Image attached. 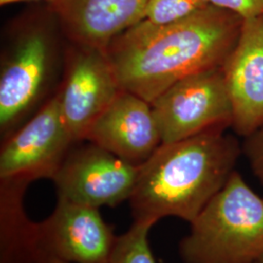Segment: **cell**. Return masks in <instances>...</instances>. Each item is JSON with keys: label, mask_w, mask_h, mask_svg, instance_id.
Instances as JSON below:
<instances>
[{"label": "cell", "mask_w": 263, "mask_h": 263, "mask_svg": "<svg viewBox=\"0 0 263 263\" xmlns=\"http://www.w3.org/2000/svg\"><path fill=\"white\" fill-rule=\"evenodd\" d=\"M88 142L73 145L53 177L58 199L97 209L129 202L140 166Z\"/></svg>", "instance_id": "52a82bcc"}, {"label": "cell", "mask_w": 263, "mask_h": 263, "mask_svg": "<svg viewBox=\"0 0 263 263\" xmlns=\"http://www.w3.org/2000/svg\"><path fill=\"white\" fill-rule=\"evenodd\" d=\"M85 141L137 166L162 144L151 104L124 90L96 120Z\"/></svg>", "instance_id": "30bf717a"}, {"label": "cell", "mask_w": 263, "mask_h": 263, "mask_svg": "<svg viewBox=\"0 0 263 263\" xmlns=\"http://www.w3.org/2000/svg\"><path fill=\"white\" fill-rule=\"evenodd\" d=\"M33 235L38 250L68 263L110 262L118 237L100 209L61 199Z\"/></svg>", "instance_id": "9c48e42d"}, {"label": "cell", "mask_w": 263, "mask_h": 263, "mask_svg": "<svg viewBox=\"0 0 263 263\" xmlns=\"http://www.w3.org/2000/svg\"><path fill=\"white\" fill-rule=\"evenodd\" d=\"M149 0H57L49 4L72 43L105 50L144 19Z\"/></svg>", "instance_id": "7c38bea8"}, {"label": "cell", "mask_w": 263, "mask_h": 263, "mask_svg": "<svg viewBox=\"0 0 263 263\" xmlns=\"http://www.w3.org/2000/svg\"><path fill=\"white\" fill-rule=\"evenodd\" d=\"M57 0H0V5L1 6H7L11 4H16L20 2H44L46 4H52Z\"/></svg>", "instance_id": "ac0fdd59"}, {"label": "cell", "mask_w": 263, "mask_h": 263, "mask_svg": "<svg viewBox=\"0 0 263 263\" xmlns=\"http://www.w3.org/2000/svg\"><path fill=\"white\" fill-rule=\"evenodd\" d=\"M74 144L56 94L3 141L0 181L52 179Z\"/></svg>", "instance_id": "8992f818"}, {"label": "cell", "mask_w": 263, "mask_h": 263, "mask_svg": "<svg viewBox=\"0 0 263 263\" xmlns=\"http://www.w3.org/2000/svg\"><path fill=\"white\" fill-rule=\"evenodd\" d=\"M183 263H255L263 255V198L235 171L179 244Z\"/></svg>", "instance_id": "277c9868"}, {"label": "cell", "mask_w": 263, "mask_h": 263, "mask_svg": "<svg viewBox=\"0 0 263 263\" xmlns=\"http://www.w3.org/2000/svg\"><path fill=\"white\" fill-rule=\"evenodd\" d=\"M0 70V131L5 140L41 103L52 83L61 26L49 4L28 11L11 26Z\"/></svg>", "instance_id": "3957f363"}, {"label": "cell", "mask_w": 263, "mask_h": 263, "mask_svg": "<svg viewBox=\"0 0 263 263\" xmlns=\"http://www.w3.org/2000/svg\"><path fill=\"white\" fill-rule=\"evenodd\" d=\"M23 263H68L63 261L61 259H58L56 257H53L49 254H46L40 250H38L37 247L33 249V251L28 254L26 260Z\"/></svg>", "instance_id": "e0dca14e"}, {"label": "cell", "mask_w": 263, "mask_h": 263, "mask_svg": "<svg viewBox=\"0 0 263 263\" xmlns=\"http://www.w3.org/2000/svg\"><path fill=\"white\" fill-rule=\"evenodd\" d=\"M244 20L212 5L167 25L142 20L105 49L121 89L151 104L179 80L222 67Z\"/></svg>", "instance_id": "6da1fadb"}, {"label": "cell", "mask_w": 263, "mask_h": 263, "mask_svg": "<svg viewBox=\"0 0 263 263\" xmlns=\"http://www.w3.org/2000/svg\"><path fill=\"white\" fill-rule=\"evenodd\" d=\"M162 143L232 127L233 106L222 67L187 76L151 103Z\"/></svg>", "instance_id": "5b68a950"}, {"label": "cell", "mask_w": 263, "mask_h": 263, "mask_svg": "<svg viewBox=\"0 0 263 263\" xmlns=\"http://www.w3.org/2000/svg\"><path fill=\"white\" fill-rule=\"evenodd\" d=\"M209 5L231 12L243 20L263 16V0H206Z\"/></svg>", "instance_id": "2e32d148"}, {"label": "cell", "mask_w": 263, "mask_h": 263, "mask_svg": "<svg viewBox=\"0 0 263 263\" xmlns=\"http://www.w3.org/2000/svg\"><path fill=\"white\" fill-rule=\"evenodd\" d=\"M151 228L133 222L124 234L117 237L109 263H156L148 242Z\"/></svg>", "instance_id": "4fadbf2b"}, {"label": "cell", "mask_w": 263, "mask_h": 263, "mask_svg": "<svg viewBox=\"0 0 263 263\" xmlns=\"http://www.w3.org/2000/svg\"><path fill=\"white\" fill-rule=\"evenodd\" d=\"M242 154L237 138L221 130L162 143L139 168L129 200L134 222L153 227L173 216L190 223L226 185Z\"/></svg>", "instance_id": "7a4b0ae2"}, {"label": "cell", "mask_w": 263, "mask_h": 263, "mask_svg": "<svg viewBox=\"0 0 263 263\" xmlns=\"http://www.w3.org/2000/svg\"><path fill=\"white\" fill-rule=\"evenodd\" d=\"M222 71L233 106L231 129L244 139L263 126V16L244 20Z\"/></svg>", "instance_id": "8fae6325"}, {"label": "cell", "mask_w": 263, "mask_h": 263, "mask_svg": "<svg viewBox=\"0 0 263 263\" xmlns=\"http://www.w3.org/2000/svg\"><path fill=\"white\" fill-rule=\"evenodd\" d=\"M105 50L74 44L57 93L66 127L76 143L121 91Z\"/></svg>", "instance_id": "ba28073f"}, {"label": "cell", "mask_w": 263, "mask_h": 263, "mask_svg": "<svg viewBox=\"0 0 263 263\" xmlns=\"http://www.w3.org/2000/svg\"><path fill=\"white\" fill-rule=\"evenodd\" d=\"M206 0H149L144 19L154 25H167L208 6Z\"/></svg>", "instance_id": "5bb4252c"}, {"label": "cell", "mask_w": 263, "mask_h": 263, "mask_svg": "<svg viewBox=\"0 0 263 263\" xmlns=\"http://www.w3.org/2000/svg\"><path fill=\"white\" fill-rule=\"evenodd\" d=\"M242 152L254 177L263 187V126L244 138Z\"/></svg>", "instance_id": "9a60e30c"}, {"label": "cell", "mask_w": 263, "mask_h": 263, "mask_svg": "<svg viewBox=\"0 0 263 263\" xmlns=\"http://www.w3.org/2000/svg\"><path fill=\"white\" fill-rule=\"evenodd\" d=\"M255 263H263V255H261V256H260V258H259V259H258V260H257Z\"/></svg>", "instance_id": "d6986e66"}]
</instances>
